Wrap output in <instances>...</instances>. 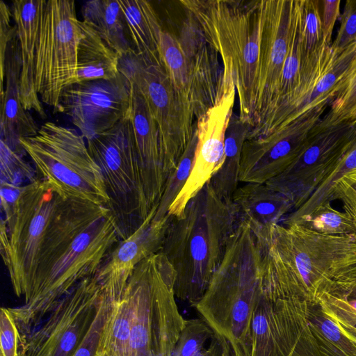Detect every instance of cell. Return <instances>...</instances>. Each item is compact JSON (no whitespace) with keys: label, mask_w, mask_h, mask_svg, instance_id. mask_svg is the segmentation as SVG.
Returning <instances> with one entry per match:
<instances>
[{"label":"cell","mask_w":356,"mask_h":356,"mask_svg":"<svg viewBox=\"0 0 356 356\" xmlns=\"http://www.w3.org/2000/svg\"><path fill=\"white\" fill-rule=\"evenodd\" d=\"M267 298L319 303L356 284V234L326 235L304 225L276 224L254 235Z\"/></svg>","instance_id":"obj_1"},{"label":"cell","mask_w":356,"mask_h":356,"mask_svg":"<svg viewBox=\"0 0 356 356\" xmlns=\"http://www.w3.org/2000/svg\"><path fill=\"white\" fill-rule=\"evenodd\" d=\"M238 223L233 202L220 197L209 182L180 216H170L161 252L174 270L177 298L192 305L201 298Z\"/></svg>","instance_id":"obj_2"},{"label":"cell","mask_w":356,"mask_h":356,"mask_svg":"<svg viewBox=\"0 0 356 356\" xmlns=\"http://www.w3.org/2000/svg\"><path fill=\"white\" fill-rule=\"evenodd\" d=\"M180 3L196 19L206 40L218 54L222 80L234 81L238 116L250 131L254 124L268 0H186Z\"/></svg>","instance_id":"obj_3"},{"label":"cell","mask_w":356,"mask_h":356,"mask_svg":"<svg viewBox=\"0 0 356 356\" xmlns=\"http://www.w3.org/2000/svg\"><path fill=\"white\" fill-rule=\"evenodd\" d=\"M263 293L257 238L238 222L204 293L192 305L227 356H250L252 314Z\"/></svg>","instance_id":"obj_4"},{"label":"cell","mask_w":356,"mask_h":356,"mask_svg":"<svg viewBox=\"0 0 356 356\" xmlns=\"http://www.w3.org/2000/svg\"><path fill=\"white\" fill-rule=\"evenodd\" d=\"M119 228L109 212L79 234L35 280L29 300L8 307L21 340L38 327L59 300L85 278L94 276L119 243Z\"/></svg>","instance_id":"obj_5"},{"label":"cell","mask_w":356,"mask_h":356,"mask_svg":"<svg viewBox=\"0 0 356 356\" xmlns=\"http://www.w3.org/2000/svg\"><path fill=\"white\" fill-rule=\"evenodd\" d=\"M174 282V270L161 252L135 268L127 284L133 307L129 356H172L186 321Z\"/></svg>","instance_id":"obj_6"},{"label":"cell","mask_w":356,"mask_h":356,"mask_svg":"<svg viewBox=\"0 0 356 356\" xmlns=\"http://www.w3.org/2000/svg\"><path fill=\"white\" fill-rule=\"evenodd\" d=\"M83 138L73 129L47 122L19 141L40 179L58 195L106 207L104 178Z\"/></svg>","instance_id":"obj_7"},{"label":"cell","mask_w":356,"mask_h":356,"mask_svg":"<svg viewBox=\"0 0 356 356\" xmlns=\"http://www.w3.org/2000/svg\"><path fill=\"white\" fill-rule=\"evenodd\" d=\"M65 200L40 178L25 184L12 215L1 220V254L14 293L30 297L40 252L49 226Z\"/></svg>","instance_id":"obj_8"},{"label":"cell","mask_w":356,"mask_h":356,"mask_svg":"<svg viewBox=\"0 0 356 356\" xmlns=\"http://www.w3.org/2000/svg\"><path fill=\"white\" fill-rule=\"evenodd\" d=\"M88 151L99 167L122 240L145 220L148 209L129 116L112 129L87 140Z\"/></svg>","instance_id":"obj_9"},{"label":"cell","mask_w":356,"mask_h":356,"mask_svg":"<svg viewBox=\"0 0 356 356\" xmlns=\"http://www.w3.org/2000/svg\"><path fill=\"white\" fill-rule=\"evenodd\" d=\"M81 21L72 0H44L36 44L35 89L57 111L60 94L74 78Z\"/></svg>","instance_id":"obj_10"},{"label":"cell","mask_w":356,"mask_h":356,"mask_svg":"<svg viewBox=\"0 0 356 356\" xmlns=\"http://www.w3.org/2000/svg\"><path fill=\"white\" fill-rule=\"evenodd\" d=\"M118 69L144 97L166 161L175 171L197 126L193 112L172 88L163 67L146 62L132 50L120 57Z\"/></svg>","instance_id":"obj_11"},{"label":"cell","mask_w":356,"mask_h":356,"mask_svg":"<svg viewBox=\"0 0 356 356\" xmlns=\"http://www.w3.org/2000/svg\"><path fill=\"white\" fill-rule=\"evenodd\" d=\"M102 298L95 275L81 280L21 341L19 356H72L92 324Z\"/></svg>","instance_id":"obj_12"},{"label":"cell","mask_w":356,"mask_h":356,"mask_svg":"<svg viewBox=\"0 0 356 356\" xmlns=\"http://www.w3.org/2000/svg\"><path fill=\"white\" fill-rule=\"evenodd\" d=\"M355 133L356 124L332 123L322 117L295 161L266 184L286 196L293 210L298 209L331 173L350 147Z\"/></svg>","instance_id":"obj_13"},{"label":"cell","mask_w":356,"mask_h":356,"mask_svg":"<svg viewBox=\"0 0 356 356\" xmlns=\"http://www.w3.org/2000/svg\"><path fill=\"white\" fill-rule=\"evenodd\" d=\"M131 103V84L120 72L113 79L67 86L60 94L57 111L67 115L87 140L129 117Z\"/></svg>","instance_id":"obj_14"},{"label":"cell","mask_w":356,"mask_h":356,"mask_svg":"<svg viewBox=\"0 0 356 356\" xmlns=\"http://www.w3.org/2000/svg\"><path fill=\"white\" fill-rule=\"evenodd\" d=\"M329 104L313 108L270 135L244 143L239 182L266 183L298 157Z\"/></svg>","instance_id":"obj_15"},{"label":"cell","mask_w":356,"mask_h":356,"mask_svg":"<svg viewBox=\"0 0 356 356\" xmlns=\"http://www.w3.org/2000/svg\"><path fill=\"white\" fill-rule=\"evenodd\" d=\"M216 103L196 120L197 143L189 177L169 209V216H180L188 202L210 181L224 161L225 133L233 114L236 87L222 81Z\"/></svg>","instance_id":"obj_16"},{"label":"cell","mask_w":356,"mask_h":356,"mask_svg":"<svg viewBox=\"0 0 356 356\" xmlns=\"http://www.w3.org/2000/svg\"><path fill=\"white\" fill-rule=\"evenodd\" d=\"M292 6L293 0H268L254 124L247 139L257 136L274 111L288 49Z\"/></svg>","instance_id":"obj_17"},{"label":"cell","mask_w":356,"mask_h":356,"mask_svg":"<svg viewBox=\"0 0 356 356\" xmlns=\"http://www.w3.org/2000/svg\"><path fill=\"white\" fill-rule=\"evenodd\" d=\"M129 118L147 204L151 211L158 207L165 184L174 171L165 158L158 127L147 104L133 85Z\"/></svg>","instance_id":"obj_18"},{"label":"cell","mask_w":356,"mask_h":356,"mask_svg":"<svg viewBox=\"0 0 356 356\" xmlns=\"http://www.w3.org/2000/svg\"><path fill=\"white\" fill-rule=\"evenodd\" d=\"M154 207L142 225L121 240L111 251L95 275L102 288L123 291L135 268L150 255L161 252L170 216L154 221Z\"/></svg>","instance_id":"obj_19"},{"label":"cell","mask_w":356,"mask_h":356,"mask_svg":"<svg viewBox=\"0 0 356 356\" xmlns=\"http://www.w3.org/2000/svg\"><path fill=\"white\" fill-rule=\"evenodd\" d=\"M356 54V42L339 54L327 46L314 69L300 84L291 104L271 127L269 134L285 127L309 111L332 100Z\"/></svg>","instance_id":"obj_20"},{"label":"cell","mask_w":356,"mask_h":356,"mask_svg":"<svg viewBox=\"0 0 356 356\" xmlns=\"http://www.w3.org/2000/svg\"><path fill=\"white\" fill-rule=\"evenodd\" d=\"M22 60L17 33L9 42L4 63L5 90L1 95L0 140L16 153H26L20 139L37 134L39 127L20 98Z\"/></svg>","instance_id":"obj_21"},{"label":"cell","mask_w":356,"mask_h":356,"mask_svg":"<svg viewBox=\"0 0 356 356\" xmlns=\"http://www.w3.org/2000/svg\"><path fill=\"white\" fill-rule=\"evenodd\" d=\"M177 36L193 74L196 88L206 111L220 97L223 70L218 54L209 44L197 22L186 13Z\"/></svg>","instance_id":"obj_22"},{"label":"cell","mask_w":356,"mask_h":356,"mask_svg":"<svg viewBox=\"0 0 356 356\" xmlns=\"http://www.w3.org/2000/svg\"><path fill=\"white\" fill-rule=\"evenodd\" d=\"M44 0H15L11 6L20 50V98L24 108L33 110L41 118L46 117L35 89V67Z\"/></svg>","instance_id":"obj_23"},{"label":"cell","mask_w":356,"mask_h":356,"mask_svg":"<svg viewBox=\"0 0 356 356\" xmlns=\"http://www.w3.org/2000/svg\"><path fill=\"white\" fill-rule=\"evenodd\" d=\"M238 222L248 225L254 235L279 224L293 210L291 200L266 183H244L232 197Z\"/></svg>","instance_id":"obj_24"},{"label":"cell","mask_w":356,"mask_h":356,"mask_svg":"<svg viewBox=\"0 0 356 356\" xmlns=\"http://www.w3.org/2000/svg\"><path fill=\"white\" fill-rule=\"evenodd\" d=\"M282 356H321L312 331L305 301L272 302Z\"/></svg>","instance_id":"obj_25"},{"label":"cell","mask_w":356,"mask_h":356,"mask_svg":"<svg viewBox=\"0 0 356 356\" xmlns=\"http://www.w3.org/2000/svg\"><path fill=\"white\" fill-rule=\"evenodd\" d=\"M124 13L133 51L146 62L161 67L160 38L163 27L152 3L118 1Z\"/></svg>","instance_id":"obj_26"},{"label":"cell","mask_w":356,"mask_h":356,"mask_svg":"<svg viewBox=\"0 0 356 356\" xmlns=\"http://www.w3.org/2000/svg\"><path fill=\"white\" fill-rule=\"evenodd\" d=\"M83 36L78 47L77 67L71 83L110 79L120 74L119 56L88 23L81 21Z\"/></svg>","instance_id":"obj_27"},{"label":"cell","mask_w":356,"mask_h":356,"mask_svg":"<svg viewBox=\"0 0 356 356\" xmlns=\"http://www.w3.org/2000/svg\"><path fill=\"white\" fill-rule=\"evenodd\" d=\"M160 56L172 88L191 108L197 120L206 111L199 97L193 74L177 35L164 29L160 38Z\"/></svg>","instance_id":"obj_28"},{"label":"cell","mask_w":356,"mask_h":356,"mask_svg":"<svg viewBox=\"0 0 356 356\" xmlns=\"http://www.w3.org/2000/svg\"><path fill=\"white\" fill-rule=\"evenodd\" d=\"M83 21L89 24L120 57L132 51L124 13L118 1L92 0L82 8Z\"/></svg>","instance_id":"obj_29"},{"label":"cell","mask_w":356,"mask_h":356,"mask_svg":"<svg viewBox=\"0 0 356 356\" xmlns=\"http://www.w3.org/2000/svg\"><path fill=\"white\" fill-rule=\"evenodd\" d=\"M249 127L233 113L225 138L224 161L209 183L222 199L232 202L238 187L242 149L248 138Z\"/></svg>","instance_id":"obj_30"},{"label":"cell","mask_w":356,"mask_h":356,"mask_svg":"<svg viewBox=\"0 0 356 356\" xmlns=\"http://www.w3.org/2000/svg\"><path fill=\"white\" fill-rule=\"evenodd\" d=\"M307 309L321 356H356V337L339 327L319 303L307 302Z\"/></svg>","instance_id":"obj_31"},{"label":"cell","mask_w":356,"mask_h":356,"mask_svg":"<svg viewBox=\"0 0 356 356\" xmlns=\"http://www.w3.org/2000/svg\"><path fill=\"white\" fill-rule=\"evenodd\" d=\"M133 307L126 289L113 305L97 353L99 356H129Z\"/></svg>","instance_id":"obj_32"},{"label":"cell","mask_w":356,"mask_h":356,"mask_svg":"<svg viewBox=\"0 0 356 356\" xmlns=\"http://www.w3.org/2000/svg\"><path fill=\"white\" fill-rule=\"evenodd\" d=\"M299 7L301 84L312 73L325 49L330 45L324 40L318 0H299Z\"/></svg>","instance_id":"obj_33"},{"label":"cell","mask_w":356,"mask_h":356,"mask_svg":"<svg viewBox=\"0 0 356 356\" xmlns=\"http://www.w3.org/2000/svg\"><path fill=\"white\" fill-rule=\"evenodd\" d=\"M250 356H282L273 306L264 293L258 300L253 311Z\"/></svg>","instance_id":"obj_34"},{"label":"cell","mask_w":356,"mask_h":356,"mask_svg":"<svg viewBox=\"0 0 356 356\" xmlns=\"http://www.w3.org/2000/svg\"><path fill=\"white\" fill-rule=\"evenodd\" d=\"M329 106L325 115L329 122L356 124V54Z\"/></svg>","instance_id":"obj_35"},{"label":"cell","mask_w":356,"mask_h":356,"mask_svg":"<svg viewBox=\"0 0 356 356\" xmlns=\"http://www.w3.org/2000/svg\"><path fill=\"white\" fill-rule=\"evenodd\" d=\"M197 143V132L196 126L193 137L177 168L165 184L163 193L152 219L154 221H161L170 216L168 215L170 207L185 186L191 174Z\"/></svg>","instance_id":"obj_36"},{"label":"cell","mask_w":356,"mask_h":356,"mask_svg":"<svg viewBox=\"0 0 356 356\" xmlns=\"http://www.w3.org/2000/svg\"><path fill=\"white\" fill-rule=\"evenodd\" d=\"M294 224L326 235L356 234V225L351 217L345 211L334 209L331 203L323 204L310 216Z\"/></svg>","instance_id":"obj_37"},{"label":"cell","mask_w":356,"mask_h":356,"mask_svg":"<svg viewBox=\"0 0 356 356\" xmlns=\"http://www.w3.org/2000/svg\"><path fill=\"white\" fill-rule=\"evenodd\" d=\"M124 291L116 292L102 290V300L95 320L72 356L97 355L100 341L112 312L114 303L116 299L122 295Z\"/></svg>","instance_id":"obj_38"},{"label":"cell","mask_w":356,"mask_h":356,"mask_svg":"<svg viewBox=\"0 0 356 356\" xmlns=\"http://www.w3.org/2000/svg\"><path fill=\"white\" fill-rule=\"evenodd\" d=\"M213 336L212 330L201 318L187 319L172 356H195Z\"/></svg>","instance_id":"obj_39"},{"label":"cell","mask_w":356,"mask_h":356,"mask_svg":"<svg viewBox=\"0 0 356 356\" xmlns=\"http://www.w3.org/2000/svg\"><path fill=\"white\" fill-rule=\"evenodd\" d=\"M0 146L1 181L23 186L22 183L26 181L29 184L37 179L33 168L22 155L13 151L1 140Z\"/></svg>","instance_id":"obj_40"},{"label":"cell","mask_w":356,"mask_h":356,"mask_svg":"<svg viewBox=\"0 0 356 356\" xmlns=\"http://www.w3.org/2000/svg\"><path fill=\"white\" fill-rule=\"evenodd\" d=\"M356 42V0H347L340 16V26L330 48L339 54Z\"/></svg>","instance_id":"obj_41"},{"label":"cell","mask_w":356,"mask_h":356,"mask_svg":"<svg viewBox=\"0 0 356 356\" xmlns=\"http://www.w3.org/2000/svg\"><path fill=\"white\" fill-rule=\"evenodd\" d=\"M21 337L16 321L8 307L0 312V356H19Z\"/></svg>","instance_id":"obj_42"},{"label":"cell","mask_w":356,"mask_h":356,"mask_svg":"<svg viewBox=\"0 0 356 356\" xmlns=\"http://www.w3.org/2000/svg\"><path fill=\"white\" fill-rule=\"evenodd\" d=\"M319 304L340 321L350 325H356V299L328 294Z\"/></svg>","instance_id":"obj_43"},{"label":"cell","mask_w":356,"mask_h":356,"mask_svg":"<svg viewBox=\"0 0 356 356\" xmlns=\"http://www.w3.org/2000/svg\"><path fill=\"white\" fill-rule=\"evenodd\" d=\"M11 9L2 0L0 1V57H1V92H3L4 81V63L6 49L9 42L17 33L15 25L10 24Z\"/></svg>","instance_id":"obj_44"},{"label":"cell","mask_w":356,"mask_h":356,"mask_svg":"<svg viewBox=\"0 0 356 356\" xmlns=\"http://www.w3.org/2000/svg\"><path fill=\"white\" fill-rule=\"evenodd\" d=\"M340 0H318L320 19L324 40L332 45V36L334 24L340 17Z\"/></svg>","instance_id":"obj_45"},{"label":"cell","mask_w":356,"mask_h":356,"mask_svg":"<svg viewBox=\"0 0 356 356\" xmlns=\"http://www.w3.org/2000/svg\"><path fill=\"white\" fill-rule=\"evenodd\" d=\"M24 186H17L6 181H1V207L4 213V218H7L12 215L22 193Z\"/></svg>","instance_id":"obj_46"},{"label":"cell","mask_w":356,"mask_h":356,"mask_svg":"<svg viewBox=\"0 0 356 356\" xmlns=\"http://www.w3.org/2000/svg\"><path fill=\"white\" fill-rule=\"evenodd\" d=\"M195 356H227L221 343L213 336Z\"/></svg>","instance_id":"obj_47"},{"label":"cell","mask_w":356,"mask_h":356,"mask_svg":"<svg viewBox=\"0 0 356 356\" xmlns=\"http://www.w3.org/2000/svg\"><path fill=\"white\" fill-rule=\"evenodd\" d=\"M342 195L356 199V179H346L340 181L335 193V200Z\"/></svg>","instance_id":"obj_48"},{"label":"cell","mask_w":356,"mask_h":356,"mask_svg":"<svg viewBox=\"0 0 356 356\" xmlns=\"http://www.w3.org/2000/svg\"><path fill=\"white\" fill-rule=\"evenodd\" d=\"M322 307V306H321ZM325 310V309H324ZM327 313H328L334 320L336 323L338 325L339 327L347 332L348 333L350 334L353 337H356V325H350L348 324H346L342 321H340L337 318H336L334 316H332L331 314L325 311Z\"/></svg>","instance_id":"obj_49"},{"label":"cell","mask_w":356,"mask_h":356,"mask_svg":"<svg viewBox=\"0 0 356 356\" xmlns=\"http://www.w3.org/2000/svg\"><path fill=\"white\" fill-rule=\"evenodd\" d=\"M343 208L344 211L351 217L356 225V210L346 204H343Z\"/></svg>","instance_id":"obj_50"},{"label":"cell","mask_w":356,"mask_h":356,"mask_svg":"<svg viewBox=\"0 0 356 356\" xmlns=\"http://www.w3.org/2000/svg\"><path fill=\"white\" fill-rule=\"evenodd\" d=\"M345 296L348 298L356 299V284L349 289Z\"/></svg>","instance_id":"obj_51"},{"label":"cell","mask_w":356,"mask_h":356,"mask_svg":"<svg viewBox=\"0 0 356 356\" xmlns=\"http://www.w3.org/2000/svg\"><path fill=\"white\" fill-rule=\"evenodd\" d=\"M346 179H356V168L350 171L346 176H345L341 180Z\"/></svg>","instance_id":"obj_52"},{"label":"cell","mask_w":356,"mask_h":356,"mask_svg":"<svg viewBox=\"0 0 356 356\" xmlns=\"http://www.w3.org/2000/svg\"><path fill=\"white\" fill-rule=\"evenodd\" d=\"M96 356H99V355H96Z\"/></svg>","instance_id":"obj_53"}]
</instances>
